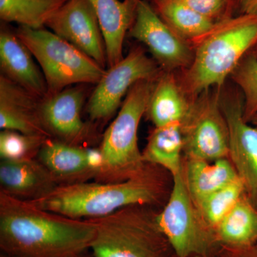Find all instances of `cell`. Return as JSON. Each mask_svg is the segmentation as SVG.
Instances as JSON below:
<instances>
[{"instance_id": "ffe728a7", "label": "cell", "mask_w": 257, "mask_h": 257, "mask_svg": "<svg viewBox=\"0 0 257 257\" xmlns=\"http://www.w3.org/2000/svg\"><path fill=\"white\" fill-rule=\"evenodd\" d=\"M191 102L192 99L184 92L175 72L164 71L155 83L145 114L155 127L181 123Z\"/></svg>"}, {"instance_id": "52a82bcc", "label": "cell", "mask_w": 257, "mask_h": 257, "mask_svg": "<svg viewBox=\"0 0 257 257\" xmlns=\"http://www.w3.org/2000/svg\"><path fill=\"white\" fill-rule=\"evenodd\" d=\"M158 222L177 257L203 255L212 257L219 248L216 234L203 219L187 189L183 166L173 177V187Z\"/></svg>"}, {"instance_id": "83f0119b", "label": "cell", "mask_w": 257, "mask_h": 257, "mask_svg": "<svg viewBox=\"0 0 257 257\" xmlns=\"http://www.w3.org/2000/svg\"><path fill=\"white\" fill-rule=\"evenodd\" d=\"M198 13L214 23L234 16L237 0H180Z\"/></svg>"}, {"instance_id": "d4e9b609", "label": "cell", "mask_w": 257, "mask_h": 257, "mask_svg": "<svg viewBox=\"0 0 257 257\" xmlns=\"http://www.w3.org/2000/svg\"><path fill=\"white\" fill-rule=\"evenodd\" d=\"M245 193L241 179L228 184L205 198L197 206L206 223L215 232L216 226Z\"/></svg>"}, {"instance_id": "30bf717a", "label": "cell", "mask_w": 257, "mask_h": 257, "mask_svg": "<svg viewBox=\"0 0 257 257\" xmlns=\"http://www.w3.org/2000/svg\"><path fill=\"white\" fill-rule=\"evenodd\" d=\"M130 36L144 44L161 68L175 72L188 68L192 62L190 44L161 18L151 3L139 0Z\"/></svg>"}, {"instance_id": "cb8c5ba5", "label": "cell", "mask_w": 257, "mask_h": 257, "mask_svg": "<svg viewBox=\"0 0 257 257\" xmlns=\"http://www.w3.org/2000/svg\"><path fill=\"white\" fill-rule=\"evenodd\" d=\"M153 7L161 18L189 42L207 33L215 24L180 0H164Z\"/></svg>"}, {"instance_id": "4316f807", "label": "cell", "mask_w": 257, "mask_h": 257, "mask_svg": "<svg viewBox=\"0 0 257 257\" xmlns=\"http://www.w3.org/2000/svg\"><path fill=\"white\" fill-rule=\"evenodd\" d=\"M47 138L32 136L3 130L0 133L1 160H23L37 159L40 149Z\"/></svg>"}, {"instance_id": "4dcf8cb0", "label": "cell", "mask_w": 257, "mask_h": 257, "mask_svg": "<svg viewBox=\"0 0 257 257\" xmlns=\"http://www.w3.org/2000/svg\"><path fill=\"white\" fill-rule=\"evenodd\" d=\"M249 123H251V124L257 127V113L254 115V116H253L252 119H251V121H249Z\"/></svg>"}, {"instance_id": "6da1fadb", "label": "cell", "mask_w": 257, "mask_h": 257, "mask_svg": "<svg viewBox=\"0 0 257 257\" xmlns=\"http://www.w3.org/2000/svg\"><path fill=\"white\" fill-rule=\"evenodd\" d=\"M92 219H76L36 207L0 191V248L17 257H72L87 252Z\"/></svg>"}, {"instance_id": "8992f818", "label": "cell", "mask_w": 257, "mask_h": 257, "mask_svg": "<svg viewBox=\"0 0 257 257\" xmlns=\"http://www.w3.org/2000/svg\"><path fill=\"white\" fill-rule=\"evenodd\" d=\"M15 33L41 67L47 95L74 84L96 85L105 74L100 64L52 31L20 26Z\"/></svg>"}, {"instance_id": "d6986e66", "label": "cell", "mask_w": 257, "mask_h": 257, "mask_svg": "<svg viewBox=\"0 0 257 257\" xmlns=\"http://www.w3.org/2000/svg\"><path fill=\"white\" fill-rule=\"evenodd\" d=\"M183 174L196 206L210 194L239 179L228 158L209 162L183 157Z\"/></svg>"}, {"instance_id": "f1b7e54d", "label": "cell", "mask_w": 257, "mask_h": 257, "mask_svg": "<svg viewBox=\"0 0 257 257\" xmlns=\"http://www.w3.org/2000/svg\"><path fill=\"white\" fill-rule=\"evenodd\" d=\"M212 257H257V243L243 248L219 246Z\"/></svg>"}, {"instance_id": "836d02e7", "label": "cell", "mask_w": 257, "mask_h": 257, "mask_svg": "<svg viewBox=\"0 0 257 257\" xmlns=\"http://www.w3.org/2000/svg\"><path fill=\"white\" fill-rule=\"evenodd\" d=\"M87 252H84L81 253V254L77 255V256H74L72 257H93L92 255V256H89V255H87Z\"/></svg>"}, {"instance_id": "277c9868", "label": "cell", "mask_w": 257, "mask_h": 257, "mask_svg": "<svg viewBox=\"0 0 257 257\" xmlns=\"http://www.w3.org/2000/svg\"><path fill=\"white\" fill-rule=\"evenodd\" d=\"M160 210L135 204L91 219L96 224L93 257H177L159 224Z\"/></svg>"}, {"instance_id": "1f68e13d", "label": "cell", "mask_w": 257, "mask_h": 257, "mask_svg": "<svg viewBox=\"0 0 257 257\" xmlns=\"http://www.w3.org/2000/svg\"><path fill=\"white\" fill-rule=\"evenodd\" d=\"M150 1L152 2L151 4L152 5V6H155V5L159 4V3H161V2L164 1V0H150Z\"/></svg>"}, {"instance_id": "f546056e", "label": "cell", "mask_w": 257, "mask_h": 257, "mask_svg": "<svg viewBox=\"0 0 257 257\" xmlns=\"http://www.w3.org/2000/svg\"><path fill=\"white\" fill-rule=\"evenodd\" d=\"M239 14L257 15V0H237Z\"/></svg>"}, {"instance_id": "44dd1931", "label": "cell", "mask_w": 257, "mask_h": 257, "mask_svg": "<svg viewBox=\"0 0 257 257\" xmlns=\"http://www.w3.org/2000/svg\"><path fill=\"white\" fill-rule=\"evenodd\" d=\"M219 246L243 248L257 243V208L243 194L216 226Z\"/></svg>"}, {"instance_id": "d6a6232c", "label": "cell", "mask_w": 257, "mask_h": 257, "mask_svg": "<svg viewBox=\"0 0 257 257\" xmlns=\"http://www.w3.org/2000/svg\"><path fill=\"white\" fill-rule=\"evenodd\" d=\"M251 53L254 55L257 58V44L256 46L253 47V50L251 51Z\"/></svg>"}, {"instance_id": "5b68a950", "label": "cell", "mask_w": 257, "mask_h": 257, "mask_svg": "<svg viewBox=\"0 0 257 257\" xmlns=\"http://www.w3.org/2000/svg\"><path fill=\"white\" fill-rule=\"evenodd\" d=\"M155 82L140 81L125 96L119 112L103 135L99 147L102 165L95 182H124L138 175L146 165L139 148L138 128Z\"/></svg>"}, {"instance_id": "9a60e30c", "label": "cell", "mask_w": 257, "mask_h": 257, "mask_svg": "<svg viewBox=\"0 0 257 257\" xmlns=\"http://www.w3.org/2000/svg\"><path fill=\"white\" fill-rule=\"evenodd\" d=\"M37 159L59 186L82 183L96 177L89 147L76 146L48 138L42 145Z\"/></svg>"}, {"instance_id": "484cf974", "label": "cell", "mask_w": 257, "mask_h": 257, "mask_svg": "<svg viewBox=\"0 0 257 257\" xmlns=\"http://www.w3.org/2000/svg\"><path fill=\"white\" fill-rule=\"evenodd\" d=\"M243 96V116L249 122L257 113V58L247 54L231 75Z\"/></svg>"}, {"instance_id": "d590c367", "label": "cell", "mask_w": 257, "mask_h": 257, "mask_svg": "<svg viewBox=\"0 0 257 257\" xmlns=\"http://www.w3.org/2000/svg\"><path fill=\"white\" fill-rule=\"evenodd\" d=\"M189 257H209L207 256H203V255H193V256H189Z\"/></svg>"}, {"instance_id": "9c48e42d", "label": "cell", "mask_w": 257, "mask_h": 257, "mask_svg": "<svg viewBox=\"0 0 257 257\" xmlns=\"http://www.w3.org/2000/svg\"><path fill=\"white\" fill-rule=\"evenodd\" d=\"M163 72L143 47H134L119 62L106 69L96 84L87 105L91 123L109 119L135 84L142 80H157Z\"/></svg>"}, {"instance_id": "7a4b0ae2", "label": "cell", "mask_w": 257, "mask_h": 257, "mask_svg": "<svg viewBox=\"0 0 257 257\" xmlns=\"http://www.w3.org/2000/svg\"><path fill=\"white\" fill-rule=\"evenodd\" d=\"M172 187L173 177L168 171L146 163L138 175L124 182L59 186L45 197L29 202L72 219H96L135 204L162 209L170 198Z\"/></svg>"}, {"instance_id": "603a6c76", "label": "cell", "mask_w": 257, "mask_h": 257, "mask_svg": "<svg viewBox=\"0 0 257 257\" xmlns=\"http://www.w3.org/2000/svg\"><path fill=\"white\" fill-rule=\"evenodd\" d=\"M67 0H0V19L5 23L39 30Z\"/></svg>"}, {"instance_id": "7402d4cb", "label": "cell", "mask_w": 257, "mask_h": 257, "mask_svg": "<svg viewBox=\"0 0 257 257\" xmlns=\"http://www.w3.org/2000/svg\"><path fill=\"white\" fill-rule=\"evenodd\" d=\"M143 158L145 163L165 169L173 177L180 173L183 166L181 123L175 121L154 128L147 138Z\"/></svg>"}, {"instance_id": "ac0fdd59", "label": "cell", "mask_w": 257, "mask_h": 257, "mask_svg": "<svg viewBox=\"0 0 257 257\" xmlns=\"http://www.w3.org/2000/svg\"><path fill=\"white\" fill-rule=\"evenodd\" d=\"M95 12L105 44L107 67L124 58L125 37L133 26L139 0H89Z\"/></svg>"}, {"instance_id": "4fadbf2b", "label": "cell", "mask_w": 257, "mask_h": 257, "mask_svg": "<svg viewBox=\"0 0 257 257\" xmlns=\"http://www.w3.org/2000/svg\"><path fill=\"white\" fill-rule=\"evenodd\" d=\"M46 27L106 69L104 37L89 0H67L47 22Z\"/></svg>"}, {"instance_id": "e0dca14e", "label": "cell", "mask_w": 257, "mask_h": 257, "mask_svg": "<svg viewBox=\"0 0 257 257\" xmlns=\"http://www.w3.org/2000/svg\"><path fill=\"white\" fill-rule=\"evenodd\" d=\"M0 191L12 197L32 201L59 187L46 167L37 159L1 160Z\"/></svg>"}, {"instance_id": "2e32d148", "label": "cell", "mask_w": 257, "mask_h": 257, "mask_svg": "<svg viewBox=\"0 0 257 257\" xmlns=\"http://www.w3.org/2000/svg\"><path fill=\"white\" fill-rule=\"evenodd\" d=\"M34 58L32 52L15 32L2 26L0 32L2 75L42 99L48 93L47 83Z\"/></svg>"}, {"instance_id": "8fae6325", "label": "cell", "mask_w": 257, "mask_h": 257, "mask_svg": "<svg viewBox=\"0 0 257 257\" xmlns=\"http://www.w3.org/2000/svg\"><path fill=\"white\" fill-rule=\"evenodd\" d=\"M221 106L229 127L228 159L257 208V127L243 119L241 92H226L222 89Z\"/></svg>"}, {"instance_id": "ba28073f", "label": "cell", "mask_w": 257, "mask_h": 257, "mask_svg": "<svg viewBox=\"0 0 257 257\" xmlns=\"http://www.w3.org/2000/svg\"><path fill=\"white\" fill-rule=\"evenodd\" d=\"M223 87L211 88L192 98L181 122L184 158L209 162L228 158L229 127L221 106Z\"/></svg>"}, {"instance_id": "7c38bea8", "label": "cell", "mask_w": 257, "mask_h": 257, "mask_svg": "<svg viewBox=\"0 0 257 257\" xmlns=\"http://www.w3.org/2000/svg\"><path fill=\"white\" fill-rule=\"evenodd\" d=\"M85 84L67 87L42 98L40 114L51 138L76 146L89 147L95 138L94 124L84 122L82 110L86 99Z\"/></svg>"}, {"instance_id": "e575fe53", "label": "cell", "mask_w": 257, "mask_h": 257, "mask_svg": "<svg viewBox=\"0 0 257 257\" xmlns=\"http://www.w3.org/2000/svg\"><path fill=\"white\" fill-rule=\"evenodd\" d=\"M0 257H17L14 256H11V255L7 254V253L2 252L1 255H0Z\"/></svg>"}, {"instance_id": "3957f363", "label": "cell", "mask_w": 257, "mask_h": 257, "mask_svg": "<svg viewBox=\"0 0 257 257\" xmlns=\"http://www.w3.org/2000/svg\"><path fill=\"white\" fill-rule=\"evenodd\" d=\"M192 63L178 78L190 99L213 87H223L243 57L257 44V15H234L214 24L189 42Z\"/></svg>"}, {"instance_id": "5bb4252c", "label": "cell", "mask_w": 257, "mask_h": 257, "mask_svg": "<svg viewBox=\"0 0 257 257\" xmlns=\"http://www.w3.org/2000/svg\"><path fill=\"white\" fill-rule=\"evenodd\" d=\"M42 98L0 75V128L51 138L42 123Z\"/></svg>"}]
</instances>
